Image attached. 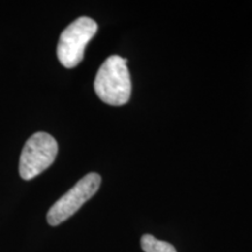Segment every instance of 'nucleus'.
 <instances>
[{
  "instance_id": "4",
  "label": "nucleus",
  "mask_w": 252,
  "mask_h": 252,
  "mask_svg": "<svg viewBox=\"0 0 252 252\" xmlns=\"http://www.w3.org/2000/svg\"><path fill=\"white\" fill-rule=\"evenodd\" d=\"M102 178L97 173H89L81 179L71 189L60 197L50 207L47 214V222L55 226L71 217L87 201H89L99 189Z\"/></svg>"
},
{
  "instance_id": "2",
  "label": "nucleus",
  "mask_w": 252,
  "mask_h": 252,
  "mask_svg": "<svg viewBox=\"0 0 252 252\" xmlns=\"http://www.w3.org/2000/svg\"><path fill=\"white\" fill-rule=\"evenodd\" d=\"M97 23L89 17H81L62 32L58 43V58L63 67L71 69L81 63L90 40L96 35Z\"/></svg>"
},
{
  "instance_id": "1",
  "label": "nucleus",
  "mask_w": 252,
  "mask_h": 252,
  "mask_svg": "<svg viewBox=\"0 0 252 252\" xmlns=\"http://www.w3.org/2000/svg\"><path fill=\"white\" fill-rule=\"evenodd\" d=\"M127 60L118 55L110 56L100 65L94 78V91L100 100L112 106H121L131 97L132 83Z\"/></svg>"
},
{
  "instance_id": "5",
  "label": "nucleus",
  "mask_w": 252,
  "mask_h": 252,
  "mask_svg": "<svg viewBox=\"0 0 252 252\" xmlns=\"http://www.w3.org/2000/svg\"><path fill=\"white\" fill-rule=\"evenodd\" d=\"M140 243L145 252H176L175 248L171 243L159 241L152 235H144Z\"/></svg>"
},
{
  "instance_id": "3",
  "label": "nucleus",
  "mask_w": 252,
  "mask_h": 252,
  "mask_svg": "<svg viewBox=\"0 0 252 252\" xmlns=\"http://www.w3.org/2000/svg\"><path fill=\"white\" fill-rule=\"evenodd\" d=\"M59 145L46 132L34 133L25 144L19 162V173L24 180H32L55 161Z\"/></svg>"
}]
</instances>
